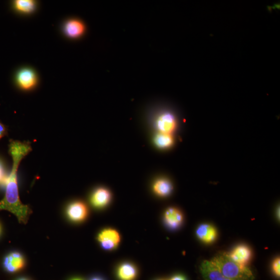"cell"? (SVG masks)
<instances>
[{
	"instance_id": "cell-11",
	"label": "cell",
	"mask_w": 280,
	"mask_h": 280,
	"mask_svg": "<svg viewBox=\"0 0 280 280\" xmlns=\"http://www.w3.org/2000/svg\"><path fill=\"white\" fill-rule=\"evenodd\" d=\"M165 223L172 229H176L180 226L183 221V216L181 212L177 208H170L165 213Z\"/></svg>"
},
{
	"instance_id": "cell-20",
	"label": "cell",
	"mask_w": 280,
	"mask_h": 280,
	"mask_svg": "<svg viewBox=\"0 0 280 280\" xmlns=\"http://www.w3.org/2000/svg\"><path fill=\"white\" fill-rule=\"evenodd\" d=\"M6 133V129L1 123H0V139L3 138Z\"/></svg>"
},
{
	"instance_id": "cell-7",
	"label": "cell",
	"mask_w": 280,
	"mask_h": 280,
	"mask_svg": "<svg viewBox=\"0 0 280 280\" xmlns=\"http://www.w3.org/2000/svg\"><path fill=\"white\" fill-rule=\"evenodd\" d=\"M65 35L71 38H77L84 35L86 31L85 24L81 20L73 19L66 21L64 26Z\"/></svg>"
},
{
	"instance_id": "cell-23",
	"label": "cell",
	"mask_w": 280,
	"mask_h": 280,
	"mask_svg": "<svg viewBox=\"0 0 280 280\" xmlns=\"http://www.w3.org/2000/svg\"><path fill=\"white\" fill-rule=\"evenodd\" d=\"M277 217H278V219L279 220H280V208H279L278 209V210H277Z\"/></svg>"
},
{
	"instance_id": "cell-8",
	"label": "cell",
	"mask_w": 280,
	"mask_h": 280,
	"mask_svg": "<svg viewBox=\"0 0 280 280\" xmlns=\"http://www.w3.org/2000/svg\"><path fill=\"white\" fill-rule=\"evenodd\" d=\"M3 265L8 272L15 273L23 268L24 260L20 253L12 252L5 257Z\"/></svg>"
},
{
	"instance_id": "cell-25",
	"label": "cell",
	"mask_w": 280,
	"mask_h": 280,
	"mask_svg": "<svg viewBox=\"0 0 280 280\" xmlns=\"http://www.w3.org/2000/svg\"><path fill=\"white\" fill-rule=\"evenodd\" d=\"M18 280H26L25 279H19Z\"/></svg>"
},
{
	"instance_id": "cell-3",
	"label": "cell",
	"mask_w": 280,
	"mask_h": 280,
	"mask_svg": "<svg viewBox=\"0 0 280 280\" xmlns=\"http://www.w3.org/2000/svg\"><path fill=\"white\" fill-rule=\"evenodd\" d=\"M155 125L159 132L171 134L177 127V119L171 111L163 110L157 115Z\"/></svg>"
},
{
	"instance_id": "cell-9",
	"label": "cell",
	"mask_w": 280,
	"mask_h": 280,
	"mask_svg": "<svg viewBox=\"0 0 280 280\" xmlns=\"http://www.w3.org/2000/svg\"><path fill=\"white\" fill-rule=\"evenodd\" d=\"M229 255L233 261L239 265L245 266H246L249 263L252 258L251 249L245 245L237 247Z\"/></svg>"
},
{
	"instance_id": "cell-13",
	"label": "cell",
	"mask_w": 280,
	"mask_h": 280,
	"mask_svg": "<svg viewBox=\"0 0 280 280\" xmlns=\"http://www.w3.org/2000/svg\"><path fill=\"white\" fill-rule=\"evenodd\" d=\"M111 200V194L106 189L100 188L93 193L91 197L92 205L96 208H103L107 205Z\"/></svg>"
},
{
	"instance_id": "cell-14",
	"label": "cell",
	"mask_w": 280,
	"mask_h": 280,
	"mask_svg": "<svg viewBox=\"0 0 280 280\" xmlns=\"http://www.w3.org/2000/svg\"><path fill=\"white\" fill-rule=\"evenodd\" d=\"M117 275L121 280H134L137 275V270L135 266L125 263L119 267Z\"/></svg>"
},
{
	"instance_id": "cell-26",
	"label": "cell",
	"mask_w": 280,
	"mask_h": 280,
	"mask_svg": "<svg viewBox=\"0 0 280 280\" xmlns=\"http://www.w3.org/2000/svg\"><path fill=\"white\" fill-rule=\"evenodd\" d=\"M0 232H1V228H0Z\"/></svg>"
},
{
	"instance_id": "cell-2",
	"label": "cell",
	"mask_w": 280,
	"mask_h": 280,
	"mask_svg": "<svg viewBox=\"0 0 280 280\" xmlns=\"http://www.w3.org/2000/svg\"><path fill=\"white\" fill-rule=\"evenodd\" d=\"M212 261L223 275L231 280H254L252 272L246 266L233 261L229 253H220Z\"/></svg>"
},
{
	"instance_id": "cell-19",
	"label": "cell",
	"mask_w": 280,
	"mask_h": 280,
	"mask_svg": "<svg viewBox=\"0 0 280 280\" xmlns=\"http://www.w3.org/2000/svg\"><path fill=\"white\" fill-rule=\"evenodd\" d=\"M5 176V171L3 165L1 161H0V182L3 180Z\"/></svg>"
},
{
	"instance_id": "cell-1",
	"label": "cell",
	"mask_w": 280,
	"mask_h": 280,
	"mask_svg": "<svg viewBox=\"0 0 280 280\" xmlns=\"http://www.w3.org/2000/svg\"><path fill=\"white\" fill-rule=\"evenodd\" d=\"M32 150L28 142L10 140L9 152L12 159V167L6 185L4 198L0 201V211L6 210L15 215L20 223L26 224L31 214L30 208L23 205L20 200L18 183L17 171L22 159Z\"/></svg>"
},
{
	"instance_id": "cell-18",
	"label": "cell",
	"mask_w": 280,
	"mask_h": 280,
	"mask_svg": "<svg viewBox=\"0 0 280 280\" xmlns=\"http://www.w3.org/2000/svg\"><path fill=\"white\" fill-rule=\"evenodd\" d=\"M280 258H277L274 261L273 263L272 270L275 275L279 277H280Z\"/></svg>"
},
{
	"instance_id": "cell-22",
	"label": "cell",
	"mask_w": 280,
	"mask_h": 280,
	"mask_svg": "<svg viewBox=\"0 0 280 280\" xmlns=\"http://www.w3.org/2000/svg\"><path fill=\"white\" fill-rule=\"evenodd\" d=\"M91 280H103L102 278L99 277H95L92 278Z\"/></svg>"
},
{
	"instance_id": "cell-5",
	"label": "cell",
	"mask_w": 280,
	"mask_h": 280,
	"mask_svg": "<svg viewBox=\"0 0 280 280\" xmlns=\"http://www.w3.org/2000/svg\"><path fill=\"white\" fill-rule=\"evenodd\" d=\"M98 239L103 249L111 250L117 247L121 238L117 231L109 229L102 231L99 234Z\"/></svg>"
},
{
	"instance_id": "cell-12",
	"label": "cell",
	"mask_w": 280,
	"mask_h": 280,
	"mask_svg": "<svg viewBox=\"0 0 280 280\" xmlns=\"http://www.w3.org/2000/svg\"><path fill=\"white\" fill-rule=\"evenodd\" d=\"M198 238L206 244H211L215 241L217 237V231L213 226L202 224L198 227L196 231Z\"/></svg>"
},
{
	"instance_id": "cell-24",
	"label": "cell",
	"mask_w": 280,
	"mask_h": 280,
	"mask_svg": "<svg viewBox=\"0 0 280 280\" xmlns=\"http://www.w3.org/2000/svg\"><path fill=\"white\" fill-rule=\"evenodd\" d=\"M72 280H82L80 279H73Z\"/></svg>"
},
{
	"instance_id": "cell-21",
	"label": "cell",
	"mask_w": 280,
	"mask_h": 280,
	"mask_svg": "<svg viewBox=\"0 0 280 280\" xmlns=\"http://www.w3.org/2000/svg\"><path fill=\"white\" fill-rule=\"evenodd\" d=\"M170 280H186L185 277L181 275H177L172 277Z\"/></svg>"
},
{
	"instance_id": "cell-4",
	"label": "cell",
	"mask_w": 280,
	"mask_h": 280,
	"mask_svg": "<svg viewBox=\"0 0 280 280\" xmlns=\"http://www.w3.org/2000/svg\"><path fill=\"white\" fill-rule=\"evenodd\" d=\"M16 81L20 88L23 90H30L36 85L37 77L33 70L29 68H24L20 70L17 73Z\"/></svg>"
},
{
	"instance_id": "cell-10",
	"label": "cell",
	"mask_w": 280,
	"mask_h": 280,
	"mask_svg": "<svg viewBox=\"0 0 280 280\" xmlns=\"http://www.w3.org/2000/svg\"><path fill=\"white\" fill-rule=\"evenodd\" d=\"M67 215L69 218L76 222L83 221L87 217L88 210L86 205L82 202H75L68 208Z\"/></svg>"
},
{
	"instance_id": "cell-16",
	"label": "cell",
	"mask_w": 280,
	"mask_h": 280,
	"mask_svg": "<svg viewBox=\"0 0 280 280\" xmlns=\"http://www.w3.org/2000/svg\"><path fill=\"white\" fill-rule=\"evenodd\" d=\"M154 143L158 148L168 149L174 144V138L169 133L158 132L154 138Z\"/></svg>"
},
{
	"instance_id": "cell-6",
	"label": "cell",
	"mask_w": 280,
	"mask_h": 280,
	"mask_svg": "<svg viewBox=\"0 0 280 280\" xmlns=\"http://www.w3.org/2000/svg\"><path fill=\"white\" fill-rule=\"evenodd\" d=\"M201 272L206 280H231L225 277L212 261H205L201 266Z\"/></svg>"
},
{
	"instance_id": "cell-17",
	"label": "cell",
	"mask_w": 280,
	"mask_h": 280,
	"mask_svg": "<svg viewBox=\"0 0 280 280\" xmlns=\"http://www.w3.org/2000/svg\"><path fill=\"white\" fill-rule=\"evenodd\" d=\"M14 7L17 11L23 14H30L35 9L36 3L32 0H16Z\"/></svg>"
},
{
	"instance_id": "cell-15",
	"label": "cell",
	"mask_w": 280,
	"mask_h": 280,
	"mask_svg": "<svg viewBox=\"0 0 280 280\" xmlns=\"http://www.w3.org/2000/svg\"><path fill=\"white\" fill-rule=\"evenodd\" d=\"M172 189L171 182L165 178L157 180L153 185L154 192L157 195L161 197H166L170 195Z\"/></svg>"
}]
</instances>
